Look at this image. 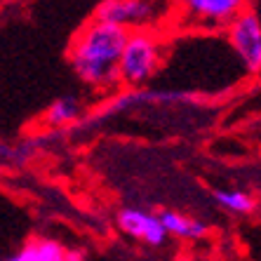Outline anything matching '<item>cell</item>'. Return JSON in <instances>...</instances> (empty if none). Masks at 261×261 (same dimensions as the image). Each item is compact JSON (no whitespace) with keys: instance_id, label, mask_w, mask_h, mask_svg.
I'll use <instances>...</instances> for the list:
<instances>
[{"instance_id":"30bf717a","label":"cell","mask_w":261,"mask_h":261,"mask_svg":"<svg viewBox=\"0 0 261 261\" xmlns=\"http://www.w3.org/2000/svg\"><path fill=\"white\" fill-rule=\"evenodd\" d=\"M214 200L233 214H249L254 210L252 195L245 191H214Z\"/></svg>"},{"instance_id":"277c9868","label":"cell","mask_w":261,"mask_h":261,"mask_svg":"<svg viewBox=\"0 0 261 261\" xmlns=\"http://www.w3.org/2000/svg\"><path fill=\"white\" fill-rule=\"evenodd\" d=\"M228 43L245 71H261V19L254 12H240L228 24Z\"/></svg>"},{"instance_id":"6da1fadb","label":"cell","mask_w":261,"mask_h":261,"mask_svg":"<svg viewBox=\"0 0 261 261\" xmlns=\"http://www.w3.org/2000/svg\"><path fill=\"white\" fill-rule=\"evenodd\" d=\"M129 33L132 31L125 26L94 17V21L80 31V36L73 40L68 49L73 73L85 85L97 87V90H109L116 83H120L118 61L127 45Z\"/></svg>"},{"instance_id":"ba28073f","label":"cell","mask_w":261,"mask_h":261,"mask_svg":"<svg viewBox=\"0 0 261 261\" xmlns=\"http://www.w3.org/2000/svg\"><path fill=\"white\" fill-rule=\"evenodd\" d=\"M160 219H163L167 233L174 238H181V240H198V238H202L207 231L205 224H200V221H195V219H191V217H184V214H179V212H172V210L163 212Z\"/></svg>"},{"instance_id":"8992f818","label":"cell","mask_w":261,"mask_h":261,"mask_svg":"<svg viewBox=\"0 0 261 261\" xmlns=\"http://www.w3.org/2000/svg\"><path fill=\"white\" fill-rule=\"evenodd\" d=\"M181 7L200 24L226 26L240 12H245V0H181Z\"/></svg>"},{"instance_id":"9c48e42d","label":"cell","mask_w":261,"mask_h":261,"mask_svg":"<svg viewBox=\"0 0 261 261\" xmlns=\"http://www.w3.org/2000/svg\"><path fill=\"white\" fill-rule=\"evenodd\" d=\"M80 116V103L75 97H59L45 113V122L52 127H66Z\"/></svg>"},{"instance_id":"52a82bcc","label":"cell","mask_w":261,"mask_h":261,"mask_svg":"<svg viewBox=\"0 0 261 261\" xmlns=\"http://www.w3.org/2000/svg\"><path fill=\"white\" fill-rule=\"evenodd\" d=\"M12 261H66L68 252L64 245L49 238H31L10 256Z\"/></svg>"},{"instance_id":"7a4b0ae2","label":"cell","mask_w":261,"mask_h":261,"mask_svg":"<svg viewBox=\"0 0 261 261\" xmlns=\"http://www.w3.org/2000/svg\"><path fill=\"white\" fill-rule=\"evenodd\" d=\"M160 66V43L148 31H132L127 45L122 49L118 61V75L120 83L127 87H141L146 80L153 78V73Z\"/></svg>"},{"instance_id":"3957f363","label":"cell","mask_w":261,"mask_h":261,"mask_svg":"<svg viewBox=\"0 0 261 261\" xmlns=\"http://www.w3.org/2000/svg\"><path fill=\"white\" fill-rule=\"evenodd\" d=\"M167 10L165 0H103L97 7V19L113 21L125 29L153 26Z\"/></svg>"},{"instance_id":"5b68a950","label":"cell","mask_w":261,"mask_h":261,"mask_svg":"<svg viewBox=\"0 0 261 261\" xmlns=\"http://www.w3.org/2000/svg\"><path fill=\"white\" fill-rule=\"evenodd\" d=\"M118 226L125 236L148 245V247H160L167 240V228H165L163 219L151 212L137 210V207H125L118 212Z\"/></svg>"}]
</instances>
